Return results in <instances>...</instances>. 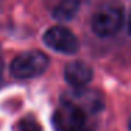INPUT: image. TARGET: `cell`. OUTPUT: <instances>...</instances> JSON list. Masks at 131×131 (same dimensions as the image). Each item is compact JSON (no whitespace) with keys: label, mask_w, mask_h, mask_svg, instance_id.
Here are the masks:
<instances>
[{"label":"cell","mask_w":131,"mask_h":131,"mask_svg":"<svg viewBox=\"0 0 131 131\" xmlns=\"http://www.w3.org/2000/svg\"><path fill=\"white\" fill-rule=\"evenodd\" d=\"M65 80L75 89H82L93 79V69L90 68L89 63L85 61H72L65 66L63 71Z\"/></svg>","instance_id":"cell-5"},{"label":"cell","mask_w":131,"mask_h":131,"mask_svg":"<svg viewBox=\"0 0 131 131\" xmlns=\"http://www.w3.org/2000/svg\"><path fill=\"white\" fill-rule=\"evenodd\" d=\"M78 10H79L78 0H63L54 9V17L61 21H68L76 16Z\"/></svg>","instance_id":"cell-6"},{"label":"cell","mask_w":131,"mask_h":131,"mask_svg":"<svg viewBox=\"0 0 131 131\" xmlns=\"http://www.w3.org/2000/svg\"><path fill=\"white\" fill-rule=\"evenodd\" d=\"M92 30L97 37L107 38L116 35L124 24V9L118 2L102 4L92 16Z\"/></svg>","instance_id":"cell-1"},{"label":"cell","mask_w":131,"mask_h":131,"mask_svg":"<svg viewBox=\"0 0 131 131\" xmlns=\"http://www.w3.org/2000/svg\"><path fill=\"white\" fill-rule=\"evenodd\" d=\"M17 127H18V131H42L41 124L32 116H27L24 118H21L18 121Z\"/></svg>","instance_id":"cell-7"},{"label":"cell","mask_w":131,"mask_h":131,"mask_svg":"<svg viewBox=\"0 0 131 131\" xmlns=\"http://www.w3.org/2000/svg\"><path fill=\"white\" fill-rule=\"evenodd\" d=\"M44 42L47 47L61 54L72 55L79 51V40L69 28L62 26H54L44 34Z\"/></svg>","instance_id":"cell-3"},{"label":"cell","mask_w":131,"mask_h":131,"mask_svg":"<svg viewBox=\"0 0 131 131\" xmlns=\"http://www.w3.org/2000/svg\"><path fill=\"white\" fill-rule=\"evenodd\" d=\"M58 131H82L86 123V113L71 102H63L54 116Z\"/></svg>","instance_id":"cell-4"},{"label":"cell","mask_w":131,"mask_h":131,"mask_svg":"<svg viewBox=\"0 0 131 131\" xmlns=\"http://www.w3.org/2000/svg\"><path fill=\"white\" fill-rule=\"evenodd\" d=\"M48 66L49 58L44 52L32 49L17 55L10 65V72L17 79H31L42 75Z\"/></svg>","instance_id":"cell-2"},{"label":"cell","mask_w":131,"mask_h":131,"mask_svg":"<svg viewBox=\"0 0 131 131\" xmlns=\"http://www.w3.org/2000/svg\"><path fill=\"white\" fill-rule=\"evenodd\" d=\"M3 71H4V61H3V57L0 54V79L3 76Z\"/></svg>","instance_id":"cell-8"}]
</instances>
